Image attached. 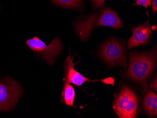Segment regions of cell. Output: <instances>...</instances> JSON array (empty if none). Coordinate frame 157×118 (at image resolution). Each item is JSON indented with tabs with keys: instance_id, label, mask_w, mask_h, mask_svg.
<instances>
[{
	"instance_id": "obj_1",
	"label": "cell",
	"mask_w": 157,
	"mask_h": 118,
	"mask_svg": "<svg viewBox=\"0 0 157 118\" xmlns=\"http://www.w3.org/2000/svg\"><path fill=\"white\" fill-rule=\"evenodd\" d=\"M98 12L78 20L75 23V32L82 41L87 40L94 27L103 26L119 29L123 26V22L118 14L109 7L100 8Z\"/></svg>"
},
{
	"instance_id": "obj_2",
	"label": "cell",
	"mask_w": 157,
	"mask_h": 118,
	"mask_svg": "<svg viewBox=\"0 0 157 118\" xmlns=\"http://www.w3.org/2000/svg\"><path fill=\"white\" fill-rule=\"evenodd\" d=\"M156 61V48L145 52H132L130 54L127 77L136 82H144L154 71Z\"/></svg>"
},
{
	"instance_id": "obj_3",
	"label": "cell",
	"mask_w": 157,
	"mask_h": 118,
	"mask_svg": "<svg viewBox=\"0 0 157 118\" xmlns=\"http://www.w3.org/2000/svg\"><path fill=\"white\" fill-rule=\"evenodd\" d=\"M23 93L20 84L9 76L0 80V112L12 110Z\"/></svg>"
},
{
	"instance_id": "obj_4",
	"label": "cell",
	"mask_w": 157,
	"mask_h": 118,
	"mask_svg": "<svg viewBox=\"0 0 157 118\" xmlns=\"http://www.w3.org/2000/svg\"><path fill=\"white\" fill-rule=\"evenodd\" d=\"M26 44L35 54L50 66L53 65L63 48V44L58 37L53 39L49 45L46 44L37 36L26 40Z\"/></svg>"
},
{
	"instance_id": "obj_5",
	"label": "cell",
	"mask_w": 157,
	"mask_h": 118,
	"mask_svg": "<svg viewBox=\"0 0 157 118\" xmlns=\"http://www.w3.org/2000/svg\"><path fill=\"white\" fill-rule=\"evenodd\" d=\"M138 105L136 95L130 88L125 87L114 102L113 108L120 118H134L136 117Z\"/></svg>"
},
{
	"instance_id": "obj_6",
	"label": "cell",
	"mask_w": 157,
	"mask_h": 118,
	"mask_svg": "<svg viewBox=\"0 0 157 118\" xmlns=\"http://www.w3.org/2000/svg\"><path fill=\"white\" fill-rule=\"evenodd\" d=\"M126 46L123 43L110 39L104 43L99 50V55L110 65H119L124 69L127 67Z\"/></svg>"
},
{
	"instance_id": "obj_7",
	"label": "cell",
	"mask_w": 157,
	"mask_h": 118,
	"mask_svg": "<svg viewBox=\"0 0 157 118\" xmlns=\"http://www.w3.org/2000/svg\"><path fill=\"white\" fill-rule=\"evenodd\" d=\"M74 57H71L69 51V55L67 57L65 63H63L64 67V78L63 82L73 83L77 86H81L85 82H96L98 81L102 82L105 84H111L114 85V78H106L102 80H90L87 77H85L81 74L79 72H77L74 68L76 63H73Z\"/></svg>"
},
{
	"instance_id": "obj_8",
	"label": "cell",
	"mask_w": 157,
	"mask_h": 118,
	"mask_svg": "<svg viewBox=\"0 0 157 118\" xmlns=\"http://www.w3.org/2000/svg\"><path fill=\"white\" fill-rule=\"evenodd\" d=\"M152 27L147 20L143 24L132 27L133 34L128 41V47L131 49L133 47L145 45L149 42L152 34Z\"/></svg>"
},
{
	"instance_id": "obj_9",
	"label": "cell",
	"mask_w": 157,
	"mask_h": 118,
	"mask_svg": "<svg viewBox=\"0 0 157 118\" xmlns=\"http://www.w3.org/2000/svg\"><path fill=\"white\" fill-rule=\"evenodd\" d=\"M144 108L149 116L154 117L157 114V96L153 91H148L144 101Z\"/></svg>"
},
{
	"instance_id": "obj_10",
	"label": "cell",
	"mask_w": 157,
	"mask_h": 118,
	"mask_svg": "<svg viewBox=\"0 0 157 118\" xmlns=\"http://www.w3.org/2000/svg\"><path fill=\"white\" fill-rule=\"evenodd\" d=\"M63 90L62 92V98L61 103H65L66 105L75 107L74 103L75 101V89L72 85L69 83L63 82Z\"/></svg>"
},
{
	"instance_id": "obj_11",
	"label": "cell",
	"mask_w": 157,
	"mask_h": 118,
	"mask_svg": "<svg viewBox=\"0 0 157 118\" xmlns=\"http://www.w3.org/2000/svg\"><path fill=\"white\" fill-rule=\"evenodd\" d=\"M51 1L61 7L77 10L82 9L83 5V0H51Z\"/></svg>"
},
{
	"instance_id": "obj_12",
	"label": "cell",
	"mask_w": 157,
	"mask_h": 118,
	"mask_svg": "<svg viewBox=\"0 0 157 118\" xmlns=\"http://www.w3.org/2000/svg\"><path fill=\"white\" fill-rule=\"evenodd\" d=\"M136 2L135 4L132 5L135 6H142L144 7L146 9L147 12V8L148 6H151V5L152 0H136Z\"/></svg>"
},
{
	"instance_id": "obj_13",
	"label": "cell",
	"mask_w": 157,
	"mask_h": 118,
	"mask_svg": "<svg viewBox=\"0 0 157 118\" xmlns=\"http://www.w3.org/2000/svg\"><path fill=\"white\" fill-rule=\"evenodd\" d=\"M106 0H90L92 9L100 8L104 6Z\"/></svg>"
},
{
	"instance_id": "obj_14",
	"label": "cell",
	"mask_w": 157,
	"mask_h": 118,
	"mask_svg": "<svg viewBox=\"0 0 157 118\" xmlns=\"http://www.w3.org/2000/svg\"><path fill=\"white\" fill-rule=\"evenodd\" d=\"M152 11L153 14L157 11V0H152Z\"/></svg>"
},
{
	"instance_id": "obj_15",
	"label": "cell",
	"mask_w": 157,
	"mask_h": 118,
	"mask_svg": "<svg viewBox=\"0 0 157 118\" xmlns=\"http://www.w3.org/2000/svg\"><path fill=\"white\" fill-rule=\"evenodd\" d=\"M152 87L153 89L155 90V91H157V78L154 80V82L152 83Z\"/></svg>"
}]
</instances>
